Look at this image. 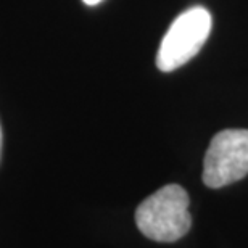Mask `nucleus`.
I'll list each match as a JSON object with an SVG mask.
<instances>
[{"mask_svg":"<svg viewBox=\"0 0 248 248\" xmlns=\"http://www.w3.org/2000/svg\"><path fill=\"white\" fill-rule=\"evenodd\" d=\"M188 195L177 184L161 187L145 198L136 211L139 231L155 242H176L192 226Z\"/></svg>","mask_w":248,"mask_h":248,"instance_id":"f257e3e1","label":"nucleus"},{"mask_svg":"<svg viewBox=\"0 0 248 248\" xmlns=\"http://www.w3.org/2000/svg\"><path fill=\"white\" fill-rule=\"evenodd\" d=\"M211 24V13L203 7H192L181 13L160 44L156 55L158 69L171 73L192 60L208 41Z\"/></svg>","mask_w":248,"mask_h":248,"instance_id":"f03ea898","label":"nucleus"},{"mask_svg":"<svg viewBox=\"0 0 248 248\" xmlns=\"http://www.w3.org/2000/svg\"><path fill=\"white\" fill-rule=\"evenodd\" d=\"M248 174V129H226L217 132L203 160V182L221 188Z\"/></svg>","mask_w":248,"mask_h":248,"instance_id":"7ed1b4c3","label":"nucleus"},{"mask_svg":"<svg viewBox=\"0 0 248 248\" xmlns=\"http://www.w3.org/2000/svg\"><path fill=\"white\" fill-rule=\"evenodd\" d=\"M0 156H2V127H0Z\"/></svg>","mask_w":248,"mask_h":248,"instance_id":"39448f33","label":"nucleus"},{"mask_svg":"<svg viewBox=\"0 0 248 248\" xmlns=\"http://www.w3.org/2000/svg\"><path fill=\"white\" fill-rule=\"evenodd\" d=\"M82 2L86 5H97V3H100L102 0H82Z\"/></svg>","mask_w":248,"mask_h":248,"instance_id":"20e7f679","label":"nucleus"}]
</instances>
